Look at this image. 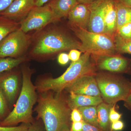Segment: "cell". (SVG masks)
I'll return each instance as SVG.
<instances>
[{"label":"cell","mask_w":131,"mask_h":131,"mask_svg":"<svg viewBox=\"0 0 131 131\" xmlns=\"http://www.w3.org/2000/svg\"><path fill=\"white\" fill-rule=\"evenodd\" d=\"M112 106L103 102L97 106L98 125L100 129L103 131H110L111 123L109 119V111Z\"/></svg>","instance_id":"ac0fdd59"},{"label":"cell","mask_w":131,"mask_h":131,"mask_svg":"<svg viewBox=\"0 0 131 131\" xmlns=\"http://www.w3.org/2000/svg\"><path fill=\"white\" fill-rule=\"evenodd\" d=\"M75 35L81 41L79 50L92 56H109L118 54L113 38L106 34L89 31L71 27Z\"/></svg>","instance_id":"5b68a950"},{"label":"cell","mask_w":131,"mask_h":131,"mask_svg":"<svg viewBox=\"0 0 131 131\" xmlns=\"http://www.w3.org/2000/svg\"><path fill=\"white\" fill-rule=\"evenodd\" d=\"M124 101L125 106L129 110H131V92Z\"/></svg>","instance_id":"d590c367"},{"label":"cell","mask_w":131,"mask_h":131,"mask_svg":"<svg viewBox=\"0 0 131 131\" xmlns=\"http://www.w3.org/2000/svg\"></svg>","instance_id":"60d3db41"},{"label":"cell","mask_w":131,"mask_h":131,"mask_svg":"<svg viewBox=\"0 0 131 131\" xmlns=\"http://www.w3.org/2000/svg\"><path fill=\"white\" fill-rule=\"evenodd\" d=\"M14 0H0V13L9 6Z\"/></svg>","instance_id":"836d02e7"},{"label":"cell","mask_w":131,"mask_h":131,"mask_svg":"<svg viewBox=\"0 0 131 131\" xmlns=\"http://www.w3.org/2000/svg\"><path fill=\"white\" fill-rule=\"evenodd\" d=\"M78 49H73L70 50L68 54L70 60L72 62H75L80 59L81 55V52Z\"/></svg>","instance_id":"f1b7e54d"},{"label":"cell","mask_w":131,"mask_h":131,"mask_svg":"<svg viewBox=\"0 0 131 131\" xmlns=\"http://www.w3.org/2000/svg\"><path fill=\"white\" fill-rule=\"evenodd\" d=\"M125 125L122 121H117L112 123L110 130L112 131H121L124 129Z\"/></svg>","instance_id":"f546056e"},{"label":"cell","mask_w":131,"mask_h":131,"mask_svg":"<svg viewBox=\"0 0 131 131\" xmlns=\"http://www.w3.org/2000/svg\"><path fill=\"white\" fill-rule=\"evenodd\" d=\"M68 103L71 110L82 107L98 106L103 102L101 96H91L70 93Z\"/></svg>","instance_id":"e0dca14e"},{"label":"cell","mask_w":131,"mask_h":131,"mask_svg":"<svg viewBox=\"0 0 131 131\" xmlns=\"http://www.w3.org/2000/svg\"><path fill=\"white\" fill-rule=\"evenodd\" d=\"M31 124L22 123L19 126L6 127L0 125V131H26Z\"/></svg>","instance_id":"d4e9b609"},{"label":"cell","mask_w":131,"mask_h":131,"mask_svg":"<svg viewBox=\"0 0 131 131\" xmlns=\"http://www.w3.org/2000/svg\"><path fill=\"white\" fill-rule=\"evenodd\" d=\"M30 42V37L18 28L0 42V57H20L28 48Z\"/></svg>","instance_id":"52a82bcc"},{"label":"cell","mask_w":131,"mask_h":131,"mask_svg":"<svg viewBox=\"0 0 131 131\" xmlns=\"http://www.w3.org/2000/svg\"><path fill=\"white\" fill-rule=\"evenodd\" d=\"M65 90L78 94L101 96L95 78L91 75L82 77Z\"/></svg>","instance_id":"7c38bea8"},{"label":"cell","mask_w":131,"mask_h":131,"mask_svg":"<svg viewBox=\"0 0 131 131\" xmlns=\"http://www.w3.org/2000/svg\"><path fill=\"white\" fill-rule=\"evenodd\" d=\"M49 0H35V6L40 7L44 6Z\"/></svg>","instance_id":"8d00e7d4"},{"label":"cell","mask_w":131,"mask_h":131,"mask_svg":"<svg viewBox=\"0 0 131 131\" xmlns=\"http://www.w3.org/2000/svg\"><path fill=\"white\" fill-rule=\"evenodd\" d=\"M116 33L125 39H131V23L125 24L117 29Z\"/></svg>","instance_id":"cb8c5ba5"},{"label":"cell","mask_w":131,"mask_h":131,"mask_svg":"<svg viewBox=\"0 0 131 131\" xmlns=\"http://www.w3.org/2000/svg\"><path fill=\"white\" fill-rule=\"evenodd\" d=\"M81 131H103L97 127L83 121V126Z\"/></svg>","instance_id":"1f68e13d"},{"label":"cell","mask_w":131,"mask_h":131,"mask_svg":"<svg viewBox=\"0 0 131 131\" xmlns=\"http://www.w3.org/2000/svg\"><path fill=\"white\" fill-rule=\"evenodd\" d=\"M35 6V0H14L0 15L16 22L22 21Z\"/></svg>","instance_id":"8fae6325"},{"label":"cell","mask_w":131,"mask_h":131,"mask_svg":"<svg viewBox=\"0 0 131 131\" xmlns=\"http://www.w3.org/2000/svg\"><path fill=\"white\" fill-rule=\"evenodd\" d=\"M105 0H97L89 5L90 18L88 30L92 32L105 34Z\"/></svg>","instance_id":"30bf717a"},{"label":"cell","mask_w":131,"mask_h":131,"mask_svg":"<svg viewBox=\"0 0 131 131\" xmlns=\"http://www.w3.org/2000/svg\"><path fill=\"white\" fill-rule=\"evenodd\" d=\"M69 60L68 54L64 52L60 53L58 57V62L61 65H65L68 63Z\"/></svg>","instance_id":"4dcf8cb0"},{"label":"cell","mask_w":131,"mask_h":131,"mask_svg":"<svg viewBox=\"0 0 131 131\" xmlns=\"http://www.w3.org/2000/svg\"><path fill=\"white\" fill-rule=\"evenodd\" d=\"M90 15L89 5L78 3L68 15L69 24L71 27L88 30Z\"/></svg>","instance_id":"4fadbf2b"},{"label":"cell","mask_w":131,"mask_h":131,"mask_svg":"<svg viewBox=\"0 0 131 131\" xmlns=\"http://www.w3.org/2000/svg\"><path fill=\"white\" fill-rule=\"evenodd\" d=\"M0 88L9 103L14 101L19 89V78L16 73H9L0 78Z\"/></svg>","instance_id":"5bb4252c"},{"label":"cell","mask_w":131,"mask_h":131,"mask_svg":"<svg viewBox=\"0 0 131 131\" xmlns=\"http://www.w3.org/2000/svg\"><path fill=\"white\" fill-rule=\"evenodd\" d=\"M70 119L72 122H80L83 120L81 113L78 108H74L71 111Z\"/></svg>","instance_id":"83f0119b"},{"label":"cell","mask_w":131,"mask_h":131,"mask_svg":"<svg viewBox=\"0 0 131 131\" xmlns=\"http://www.w3.org/2000/svg\"><path fill=\"white\" fill-rule=\"evenodd\" d=\"M83 121L80 122H73L71 124L70 131H81L83 126Z\"/></svg>","instance_id":"d6a6232c"},{"label":"cell","mask_w":131,"mask_h":131,"mask_svg":"<svg viewBox=\"0 0 131 131\" xmlns=\"http://www.w3.org/2000/svg\"><path fill=\"white\" fill-rule=\"evenodd\" d=\"M91 55L84 52L80 59L72 62L66 71L57 78H46L41 80L36 85V89L40 93L52 91L63 92L78 79L88 75H96V67L91 60Z\"/></svg>","instance_id":"7a4b0ae2"},{"label":"cell","mask_w":131,"mask_h":131,"mask_svg":"<svg viewBox=\"0 0 131 131\" xmlns=\"http://www.w3.org/2000/svg\"><path fill=\"white\" fill-rule=\"evenodd\" d=\"M36 107L46 131H70L71 109L62 92L52 91L41 93Z\"/></svg>","instance_id":"6da1fadb"},{"label":"cell","mask_w":131,"mask_h":131,"mask_svg":"<svg viewBox=\"0 0 131 131\" xmlns=\"http://www.w3.org/2000/svg\"><path fill=\"white\" fill-rule=\"evenodd\" d=\"M101 96L105 103L113 105L125 100L131 92L130 82L119 76L100 73L95 75Z\"/></svg>","instance_id":"8992f818"},{"label":"cell","mask_w":131,"mask_h":131,"mask_svg":"<svg viewBox=\"0 0 131 131\" xmlns=\"http://www.w3.org/2000/svg\"><path fill=\"white\" fill-rule=\"evenodd\" d=\"M91 57L96 68L101 70L122 73L126 72L129 68V60L119 54L109 56L91 55Z\"/></svg>","instance_id":"9c48e42d"},{"label":"cell","mask_w":131,"mask_h":131,"mask_svg":"<svg viewBox=\"0 0 131 131\" xmlns=\"http://www.w3.org/2000/svg\"><path fill=\"white\" fill-rule=\"evenodd\" d=\"M26 61V58L24 57L18 58L0 57V74L12 70Z\"/></svg>","instance_id":"7402d4cb"},{"label":"cell","mask_w":131,"mask_h":131,"mask_svg":"<svg viewBox=\"0 0 131 131\" xmlns=\"http://www.w3.org/2000/svg\"><path fill=\"white\" fill-rule=\"evenodd\" d=\"M115 2L116 0H105V34L113 38L117 30Z\"/></svg>","instance_id":"2e32d148"},{"label":"cell","mask_w":131,"mask_h":131,"mask_svg":"<svg viewBox=\"0 0 131 131\" xmlns=\"http://www.w3.org/2000/svg\"><path fill=\"white\" fill-rule=\"evenodd\" d=\"M97 106L82 107L78 109L81 113L85 122L100 128L97 118Z\"/></svg>","instance_id":"44dd1931"},{"label":"cell","mask_w":131,"mask_h":131,"mask_svg":"<svg viewBox=\"0 0 131 131\" xmlns=\"http://www.w3.org/2000/svg\"><path fill=\"white\" fill-rule=\"evenodd\" d=\"M18 23L0 15V42L19 28Z\"/></svg>","instance_id":"ffe728a7"},{"label":"cell","mask_w":131,"mask_h":131,"mask_svg":"<svg viewBox=\"0 0 131 131\" xmlns=\"http://www.w3.org/2000/svg\"><path fill=\"white\" fill-rule=\"evenodd\" d=\"M97 0H78V1L79 3L90 5V4H91V3L95 2Z\"/></svg>","instance_id":"f35d334b"},{"label":"cell","mask_w":131,"mask_h":131,"mask_svg":"<svg viewBox=\"0 0 131 131\" xmlns=\"http://www.w3.org/2000/svg\"><path fill=\"white\" fill-rule=\"evenodd\" d=\"M130 83H131V80Z\"/></svg>","instance_id":"ab89813d"},{"label":"cell","mask_w":131,"mask_h":131,"mask_svg":"<svg viewBox=\"0 0 131 131\" xmlns=\"http://www.w3.org/2000/svg\"><path fill=\"white\" fill-rule=\"evenodd\" d=\"M117 30L125 24L131 23V8L116 0Z\"/></svg>","instance_id":"d6986e66"},{"label":"cell","mask_w":131,"mask_h":131,"mask_svg":"<svg viewBox=\"0 0 131 131\" xmlns=\"http://www.w3.org/2000/svg\"><path fill=\"white\" fill-rule=\"evenodd\" d=\"M26 131H45L43 127L38 123H33L31 124L29 128Z\"/></svg>","instance_id":"e575fe53"},{"label":"cell","mask_w":131,"mask_h":131,"mask_svg":"<svg viewBox=\"0 0 131 131\" xmlns=\"http://www.w3.org/2000/svg\"><path fill=\"white\" fill-rule=\"evenodd\" d=\"M79 3L78 0H51L47 5L53 16V22L68 16L75 6Z\"/></svg>","instance_id":"9a60e30c"},{"label":"cell","mask_w":131,"mask_h":131,"mask_svg":"<svg viewBox=\"0 0 131 131\" xmlns=\"http://www.w3.org/2000/svg\"><path fill=\"white\" fill-rule=\"evenodd\" d=\"M114 39L117 53H126L131 55V39L123 38L116 33Z\"/></svg>","instance_id":"603a6c76"},{"label":"cell","mask_w":131,"mask_h":131,"mask_svg":"<svg viewBox=\"0 0 131 131\" xmlns=\"http://www.w3.org/2000/svg\"><path fill=\"white\" fill-rule=\"evenodd\" d=\"M53 22V16L48 5L35 6L20 22V28L24 32L40 30Z\"/></svg>","instance_id":"ba28073f"},{"label":"cell","mask_w":131,"mask_h":131,"mask_svg":"<svg viewBox=\"0 0 131 131\" xmlns=\"http://www.w3.org/2000/svg\"><path fill=\"white\" fill-rule=\"evenodd\" d=\"M115 104L110 108L109 114V119L110 123L119 120L122 117V114L119 113L115 110Z\"/></svg>","instance_id":"484cf974"},{"label":"cell","mask_w":131,"mask_h":131,"mask_svg":"<svg viewBox=\"0 0 131 131\" xmlns=\"http://www.w3.org/2000/svg\"><path fill=\"white\" fill-rule=\"evenodd\" d=\"M6 110V98L0 88V118H2L5 116Z\"/></svg>","instance_id":"4316f807"},{"label":"cell","mask_w":131,"mask_h":131,"mask_svg":"<svg viewBox=\"0 0 131 131\" xmlns=\"http://www.w3.org/2000/svg\"><path fill=\"white\" fill-rule=\"evenodd\" d=\"M118 2L131 8V0H116Z\"/></svg>","instance_id":"74e56055"},{"label":"cell","mask_w":131,"mask_h":131,"mask_svg":"<svg viewBox=\"0 0 131 131\" xmlns=\"http://www.w3.org/2000/svg\"><path fill=\"white\" fill-rule=\"evenodd\" d=\"M32 74V71L29 68H22L23 82L21 92L13 110L0 122V125L15 126L20 123H34L32 110L37 100V89L31 80Z\"/></svg>","instance_id":"3957f363"},{"label":"cell","mask_w":131,"mask_h":131,"mask_svg":"<svg viewBox=\"0 0 131 131\" xmlns=\"http://www.w3.org/2000/svg\"><path fill=\"white\" fill-rule=\"evenodd\" d=\"M81 43L64 31L47 29L38 36L32 51L34 56H49L72 49L79 50Z\"/></svg>","instance_id":"277c9868"}]
</instances>
